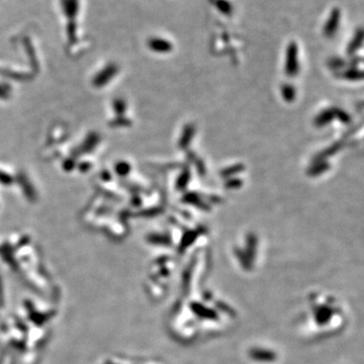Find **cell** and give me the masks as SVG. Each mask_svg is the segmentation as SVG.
Returning a JSON list of instances; mask_svg holds the SVG:
<instances>
[{
    "instance_id": "5",
    "label": "cell",
    "mask_w": 364,
    "mask_h": 364,
    "mask_svg": "<svg viewBox=\"0 0 364 364\" xmlns=\"http://www.w3.org/2000/svg\"><path fill=\"white\" fill-rule=\"evenodd\" d=\"M362 39H363V32L362 30H358V32L356 33L354 39L352 40V42L350 43L349 47H348V52L349 53H352L354 52L355 50L358 49V47L361 45L362 43Z\"/></svg>"
},
{
    "instance_id": "4",
    "label": "cell",
    "mask_w": 364,
    "mask_h": 364,
    "mask_svg": "<svg viewBox=\"0 0 364 364\" xmlns=\"http://www.w3.org/2000/svg\"><path fill=\"white\" fill-rule=\"evenodd\" d=\"M150 47L158 52H168L172 48L169 42L161 39H152L150 41Z\"/></svg>"
},
{
    "instance_id": "2",
    "label": "cell",
    "mask_w": 364,
    "mask_h": 364,
    "mask_svg": "<svg viewBox=\"0 0 364 364\" xmlns=\"http://www.w3.org/2000/svg\"><path fill=\"white\" fill-rule=\"evenodd\" d=\"M297 48L294 43H291L287 49V59H286V68L289 74H293L297 67Z\"/></svg>"
},
{
    "instance_id": "6",
    "label": "cell",
    "mask_w": 364,
    "mask_h": 364,
    "mask_svg": "<svg viewBox=\"0 0 364 364\" xmlns=\"http://www.w3.org/2000/svg\"><path fill=\"white\" fill-rule=\"evenodd\" d=\"M217 8L225 15H230L233 11L231 4L229 2H227V0H218Z\"/></svg>"
},
{
    "instance_id": "1",
    "label": "cell",
    "mask_w": 364,
    "mask_h": 364,
    "mask_svg": "<svg viewBox=\"0 0 364 364\" xmlns=\"http://www.w3.org/2000/svg\"><path fill=\"white\" fill-rule=\"evenodd\" d=\"M341 21V11L338 8H335L329 16V19L326 23V26L324 28V34L327 37H332L335 35L338 27H339V23Z\"/></svg>"
},
{
    "instance_id": "3",
    "label": "cell",
    "mask_w": 364,
    "mask_h": 364,
    "mask_svg": "<svg viewBox=\"0 0 364 364\" xmlns=\"http://www.w3.org/2000/svg\"><path fill=\"white\" fill-rule=\"evenodd\" d=\"M62 8L66 16L70 19H74L78 13L79 3L78 0H62Z\"/></svg>"
}]
</instances>
